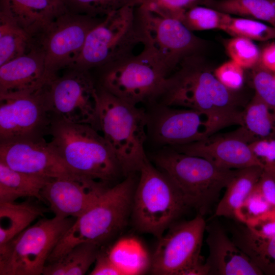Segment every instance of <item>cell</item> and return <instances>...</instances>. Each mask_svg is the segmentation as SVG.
Here are the masks:
<instances>
[{"mask_svg":"<svg viewBox=\"0 0 275 275\" xmlns=\"http://www.w3.org/2000/svg\"><path fill=\"white\" fill-rule=\"evenodd\" d=\"M101 248L92 243H80L57 261L46 264L42 274H85L95 263Z\"/></svg>","mask_w":275,"mask_h":275,"instance_id":"cell-27","label":"cell"},{"mask_svg":"<svg viewBox=\"0 0 275 275\" xmlns=\"http://www.w3.org/2000/svg\"><path fill=\"white\" fill-rule=\"evenodd\" d=\"M228 15L209 7L197 5L186 10L179 20L192 32L222 30Z\"/></svg>","mask_w":275,"mask_h":275,"instance_id":"cell-32","label":"cell"},{"mask_svg":"<svg viewBox=\"0 0 275 275\" xmlns=\"http://www.w3.org/2000/svg\"><path fill=\"white\" fill-rule=\"evenodd\" d=\"M256 187L269 203L275 208V177L263 169Z\"/></svg>","mask_w":275,"mask_h":275,"instance_id":"cell-42","label":"cell"},{"mask_svg":"<svg viewBox=\"0 0 275 275\" xmlns=\"http://www.w3.org/2000/svg\"><path fill=\"white\" fill-rule=\"evenodd\" d=\"M206 6L230 15L261 20L275 27V0H209Z\"/></svg>","mask_w":275,"mask_h":275,"instance_id":"cell-29","label":"cell"},{"mask_svg":"<svg viewBox=\"0 0 275 275\" xmlns=\"http://www.w3.org/2000/svg\"><path fill=\"white\" fill-rule=\"evenodd\" d=\"M206 224L203 216L173 224L159 239L151 257L150 272L156 275H186L203 261L201 256Z\"/></svg>","mask_w":275,"mask_h":275,"instance_id":"cell-13","label":"cell"},{"mask_svg":"<svg viewBox=\"0 0 275 275\" xmlns=\"http://www.w3.org/2000/svg\"><path fill=\"white\" fill-rule=\"evenodd\" d=\"M208 0H136V5H144L179 20L188 9L197 5L206 6Z\"/></svg>","mask_w":275,"mask_h":275,"instance_id":"cell-37","label":"cell"},{"mask_svg":"<svg viewBox=\"0 0 275 275\" xmlns=\"http://www.w3.org/2000/svg\"><path fill=\"white\" fill-rule=\"evenodd\" d=\"M0 162L14 170L50 179L75 173L42 138L0 143Z\"/></svg>","mask_w":275,"mask_h":275,"instance_id":"cell-16","label":"cell"},{"mask_svg":"<svg viewBox=\"0 0 275 275\" xmlns=\"http://www.w3.org/2000/svg\"><path fill=\"white\" fill-rule=\"evenodd\" d=\"M50 79L44 53L35 45L28 53L0 66V94L37 93Z\"/></svg>","mask_w":275,"mask_h":275,"instance_id":"cell-20","label":"cell"},{"mask_svg":"<svg viewBox=\"0 0 275 275\" xmlns=\"http://www.w3.org/2000/svg\"><path fill=\"white\" fill-rule=\"evenodd\" d=\"M245 225L260 237H275V208L268 210Z\"/></svg>","mask_w":275,"mask_h":275,"instance_id":"cell-40","label":"cell"},{"mask_svg":"<svg viewBox=\"0 0 275 275\" xmlns=\"http://www.w3.org/2000/svg\"><path fill=\"white\" fill-rule=\"evenodd\" d=\"M206 230L209 255L205 263L209 275L263 274L218 222H212Z\"/></svg>","mask_w":275,"mask_h":275,"instance_id":"cell-19","label":"cell"},{"mask_svg":"<svg viewBox=\"0 0 275 275\" xmlns=\"http://www.w3.org/2000/svg\"><path fill=\"white\" fill-rule=\"evenodd\" d=\"M76 218L54 216L29 226L0 245L1 275H40L59 241Z\"/></svg>","mask_w":275,"mask_h":275,"instance_id":"cell-8","label":"cell"},{"mask_svg":"<svg viewBox=\"0 0 275 275\" xmlns=\"http://www.w3.org/2000/svg\"><path fill=\"white\" fill-rule=\"evenodd\" d=\"M132 3L104 17L88 34L82 50L69 69L89 70L133 54L143 37Z\"/></svg>","mask_w":275,"mask_h":275,"instance_id":"cell-7","label":"cell"},{"mask_svg":"<svg viewBox=\"0 0 275 275\" xmlns=\"http://www.w3.org/2000/svg\"><path fill=\"white\" fill-rule=\"evenodd\" d=\"M150 125L151 135L157 143L172 146L198 142L217 132L205 114L164 105L156 113Z\"/></svg>","mask_w":275,"mask_h":275,"instance_id":"cell-17","label":"cell"},{"mask_svg":"<svg viewBox=\"0 0 275 275\" xmlns=\"http://www.w3.org/2000/svg\"><path fill=\"white\" fill-rule=\"evenodd\" d=\"M239 126L233 132L249 144L275 136V116L256 94L245 105Z\"/></svg>","mask_w":275,"mask_h":275,"instance_id":"cell-23","label":"cell"},{"mask_svg":"<svg viewBox=\"0 0 275 275\" xmlns=\"http://www.w3.org/2000/svg\"><path fill=\"white\" fill-rule=\"evenodd\" d=\"M70 12L94 17H105L136 0H63Z\"/></svg>","mask_w":275,"mask_h":275,"instance_id":"cell-33","label":"cell"},{"mask_svg":"<svg viewBox=\"0 0 275 275\" xmlns=\"http://www.w3.org/2000/svg\"><path fill=\"white\" fill-rule=\"evenodd\" d=\"M52 3L61 9H66L63 0H50Z\"/></svg>","mask_w":275,"mask_h":275,"instance_id":"cell-44","label":"cell"},{"mask_svg":"<svg viewBox=\"0 0 275 275\" xmlns=\"http://www.w3.org/2000/svg\"><path fill=\"white\" fill-rule=\"evenodd\" d=\"M262 172L263 168L259 166L236 170L216 205L214 216L234 218L235 210L254 188Z\"/></svg>","mask_w":275,"mask_h":275,"instance_id":"cell-25","label":"cell"},{"mask_svg":"<svg viewBox=\"0 0 275 275\" xmlns=\"http://www.w3.org/2000/svg\"><path fill=\"white\" fill-rule=\"evenodd\" d=\"M272 208H274L266 200L256 185L235 210L234 218L241 224L246 225Z\"/></svg>","mask_w":275,"mask_h":275,"instance_id":"cell-35","label":"cell"},{"mask_svg":"<svg viewBox=\"0 0 275 275\" xmlns=\"http://www.w3.org/2000/svg\"><path fill=\"white\" fill-rule=\"evenodd\" d=\"M34 46V38L0 13V66L28 53Z\"/></svg>","mask_w":275,"mask_h":275,"instance_id":"cell-30","label":"cell"},{"mask_svg":"<svg viewBox=\"0 0 275 275\" xmlns=\"http://www.w3.org/2000/svg\"><path fill=\"white\" fill-rule=\"evenodd\" d=\"M274 78H275V74H274Z\"/></svg>","mask_w":275,"mask_h":275,"instance_id":"cell-45","label":"cell"},{"mask_svg":"<svg viewBox=\"0 0 275 275\" xmlns=\"http://www.w3.org/2000/svg\"><path fill=\"white\" fill-rule=\"evenodd\" d=\"M100 87L130 104L156 100L168 75L146 48L102 67Z\"/></svg>","mask_w":275,"mask_h":275,"instance_id":"cell-9","label":"cell"},{"mask_svg":"<svg viewBox=\"0 0 275 275\" xmlns=\"http://www.w3.org/2000/svg\"><path fill=\"white\" fill-rule=\"evenodd\" d=\"M103 18L75 13L67 9L34 38L35 45L44 53L46 71L50 79L60 70L72 65L88 34Z\"/></svg>","mask_w":275,"mask_h":275,"instance_id":"cell-12","label":"cell"},{"mask_svg":"<svg viewBox=\"0 0 275 275\" xmlns=\"http://www.w3.org/2000/svg\"><path fill=\"white\" fill-rule=\"evenodd\" d=\"M234 37L265 41L275 39V27L257 20L227 16L222 30Z\"/></svg>","mask_w":275,"mask_h":275,"instance_id":"cell-31","label":"cell"},{"mask_svg":"<svg viewBox=\"0 0 275 275\" xmlns=\"http://www.w3.org/2000/svg\"><path fill=\"white\" fill-rule=\"evenodd\" d=\"M136 13L143 37L144 48L155 58L168 76L185 58L199 54L204 40L195 35L178 19L142 5Z\"/></svg>","mask_w":275,"mask_h":275,"instance_id":"cell-10","label":"cell"},{"mask_svg":"<svg viewBox=\"0 0 275 275\" xmlns=\"http://www.w3.org/2000/svg\"><path fill=\"white\" fill-rule=\"evenodd\" d=\"M68 69L50 79L44 88L48 112L56 119L89 124L99 130L97 87L89 70Z\"/></svg>","mask_w":275,"mask_h":275,"instance_id":"cell-11","label":"cell"},{"mask_svg":"<svg viewBox=\"0 0 275 275\" xmlns=\"http://www.w3.org/2000/svg\"><path fill=\"white\" fill-rule=\"evenodd\" d=\"M108 187L100 181L73 173L51 179L41 195L54 216L77 218L91 207Z\"/></svg>","mask_w":275,"mask_h":275,"instance_id":"cell-15","label":"cell"},{"mask_svg":"<svg viewBox=\"0 0 275 275\" xmlns=\"http://www.w3.org/2000/svg\"><path fill=\"white\" fill-rule=\"evenodd\" d=\"M260 62L265 68L275 72V42L263 49L261 53Z\"/></svg>","mask_w":275,"mask_h":275,"instance_id":"cell-43","label":"cell"},{"mask_svg":"<svg viewBox=\"0 0 275 275\" xmlns=\"http://www.w3.org/2000/svg\"><path fill=\"white\" fill-rule=\"evenodd\" d=\"M46 211L29 201L0 203V245L13 239Z\"/></svg>","mask_w":275,"mask_h":275,"instance_id":"cell-26","label":"cell"},{"mask_svg":"<svg viewBox=\"0 0 275 275\" xmlns=\"http://www.w3.org/2000/svg\"><path fill=\"white\" fill-rule=\"evenodd\" d=\"M45 87L35 94H0V143L41 138V132L51 122Z\"/></svg>","mask_w":275,"mask_h":275,"instance_id":"cell-14","label":"cell"},{"mask_svg":"<svg viewBox=\"0 0 275 275\" xmlns=\"http://www.w3.org/2000/svg\"><path fill=\"white\" fill-rule=\"evenodd\" d=\"M231 239L263 274L275 275V237L264 238L242 224L230 228Z\"/></svg>","mask_w":275,"mask_h":275,"instance_id":"cell-22","label":"cell"},{"mask_svg":"<svg viewBox=\"0 0 275 275\" xmlns=\"http://www.w3.org/2000/svg\"><path fill=\"white\" fill-rule=\"evenodd\" d=\"M134 175L108 187L89 209L76 218L54 248L47 263L57 261L80 243H92L102 248L122 232L131 217L136 185Z\"/></svg>","mask_w":275,"mask_h":275,"instance_id":"cell-2","label":"cell"},{"mask_svg":"<svg viewBox=\"0 0 275 275\" xmlns=\"http://www.w3.org/2000/svg\"><path fill=\"white\" fill-rule=\"evenodd\" d=\"M153 159L177 187L188 207L202 216L217 202L236 171L219 168L205 158L174 148L159 151Z\"/></svg>","mask_w":275,"mask_h":275,"instance_id":"cell-5","label":"cell"},{"mask_svg":"<svg viewBox=\"0 0 275 275\" xmlns=\"http://www.w3.org/2000/svg\"><path fill=\"white\" fill-rule=\"evenodd\" d=\"M90 275H123L110 259L107 251L101 249Z\"/></svg>","mask_w":275,"mask_h":275,"instance_id":"cell-41","label":"cell"},{"mask_svg":"<svg viewBox=\"0 0 275 275\" xmlns=\"http://www.w3.org/2000/svg\"><path fill=\"white\" fill-rule=\"evenodd\" d=\"M226 48L231 59L243 68H253L260 61L261 53L251 39L234 37L228 41Z\"/></svg>","mask_w":275,"mask_h":275,"instance_id":"cell-34","label":"cell"},{"mask_svg":"<svg viewBox=\"0 0 275 275\" xmlns=\"http://www.w3.org/2000/svg\"><path fill=\"white\" fill-rule=\"evenodd\" d=\"M250 146L263 170L275 177V136L255 141Z\"/></svg>","mask_w":275,"mask_h":275,"instance_id":"cell-39","label":"cell"},{"mask_svg":"<svg viewBox=\"0 0 275 275\" xmlns=\"http://www.w3.org/2000/svg\"><path fill=\"white\" fill-rule=\"evenodd\" d=\"M49 144L74 173L108 185L122 174L114 151L91 125L54 119Z\"/></svg>","mask_w":275,"mask_h":275,"instance_id":"cell-3","label":"cell"},{"mask_svg":"<svg viewBox=\"0 0 275 275\" xmlns=\"http://www.w3.org/2000/svg\"><path fill=\"white\" fill-rule=\"evenodd\" d=\"M107 252L111 260L123 274H139L150 269L151 258L135 239L121 238Z\"/></svg>","mask_w":275,"mask_h":275,"instance_id":"cell-28","label":"cell"},{"mask_svg":"<svg viewBox=\"0 0 275 275\" xmlns=\"http://www.w3.org/2000/svg\"><path fill=\"white\" fill-rule=\"evenodd\" d=\"M135 188L131 217L135 228L159 239L189 208L172 180L147 158Z\"/></svg>","mask_w":275,"mask_h":275,"instance_id":"cell-6","label":"cell"},{"mask_svg":"<svg viewBox=\"0 0 275 275\" xmlns=\"http://www.w3.org/2000/svg\"><path fill=\"white\" fill-rule=\"evenodd\" d=\"M253 86L256 94L275 116V78L272 72L259 62L254 67Z\"/></svg>","mask_w":275,"mask_h":275,"instance_id":"cell-36","label":"cell"},{"mask_svg":"<svg viewBox=\"0 0 275 275\" xmlns=\"http://www.w3.org/2000/svg\"><path fill=\"white\" fill-rule=\"evenodd\" d=\"M173 148L184 154L205 158L225 169L237 170L254 166L262 167L250 144L233 132L224 135L213 134L198 142L173 146Z\"/></svg>","mask_w":275,"mask_h":275,"instance_id":"cell-18","label":"cell"},{"mask_svg":"<svg viewBox=\"0 0 275 275\" xmlns=\"http://www.w3.org/2000/svg\"><path fill=\"white\" fill-rule=\"evenodd\" d=\"M158 99L161 105L205 114L217 131L230 126H240L246 105L217 79L200 53L185 58L167 77Z\"/></svg>","mask_w":275,"mask_h":275,"instance_id":"cell-1","label":"cell"},{"mask_svg":"<svg viewBox=\"0 0 275 275\" xmlns=\"http://www.w3.org/2000/svg\"><path fill=\"white\" fill-rule=\"evenodd\" d=\"M0 13L35 38L61 13L50 0H1Z\"/></svg>","mask_w":275,"mask_h":275,"instance_id":"cell-21","label":"cell"},{"mask_svg":"<svg viewBox=\"0 0 275 275\" xmlns=\"http://www.w3.org/2000/svg\"><path fill=\"white\" fill-rule=\"evenodd\" d=\"M50 180L14 170L0 162V203L24 197L44 201L41 192Z\"/></svg>","mask_w":275,"mask_h":275,"instance_id":"cell-24","label":"cell"},{"mask_svg":"<svg viewBox=\"0 0 275 275\" xmlns=\"http://www.w3.org/2000/svg\"><path fill=\"white\" fill-rule=\"evenodd\" d=\"M243 69L238 63L231 60L216 68L214 74L217 79L227 88L235 91L240 89L243 85Z\"/></svg>","mask_w":275,"mask_h":275,"instance_id":"cell-38","label":"cell"},{"mask_svg":"<svg viewBox=\"0 0 275 275\" xmlns=\"http://www.w3.org/2000/svg\"><path fill=\"white\" fill-rule=\"evenodd\" d=\"M99 130L116 155L125 177L139 172L146 156L149 117L101 87H97Z\"/></svg>","mask_w":275,"mask_h":275,"instance_id":"cell-4","label":"cell"}]
</instances>
